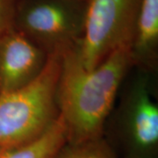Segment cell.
I'll return each instance as SVG.
<instances>
[{
    "label": "cell",
    "mask_w": 158,
    "mask_h": 158,
    "mask_svg": "<svg viewBox=\"0 0 158 158\" xmlns=\"http://www.w3.org/2000/svg\"><path fill=\"white\" fill-rule=\"evenodd\" d=\"M132 67L131 45L117 48L91 69L81 62L77 43L62 49L57 105L66 126L67 142L78 143L103 136Z\"/></svg>",
    "instance_id": "obj_1"
},
{
    "label": "cell",
    "mask_w": 158,
    "mask_h": 158,
    "mask_svg": "<svg viewBox=\"0 0 158 158\" xmlns=\"http://www.w3.org/2000/svg\"><path fill=\"white\" fill-rule=\"evenodd\" d=\"M62 50L51 52L42 71L28 85L0 94V146L12 148L34 140L59 115L57 87Z\"/></svg>",
    "instance_id": "obj_2"
},
{
    "label": "cell",
    "mask_w": 158,
    "mask_h": 158,
    "mask_svg": "<svg viewBox=\"0 0 158 158\" xmlns=\"http://www.w3.org/2000/svg\"><path fill=\"white\" fill-rule=\"evenodd\" d=\"M138 71L124 87L104 138L121 158H158V106L150 72Z\"/></svg>",
    "instance_id": "obj_3"
},
{
    "label": "cell",
    "mask_w": 158,
    "mask_h": 158,
    "mask_svg": "<svg viewBox=\"0 0 158 158\" xmlns=\"http://www.w3.org/2000/svg\"><path fill=\"white\" fill-rule=\"evenodd\" d=\"M87 0H19L13 27L49 54L77 44Z\"/></svg>",
    "instance_id": "obj_4"
},
{
    "label": "cell",
    "mask_w": 158,
    "mask_h": 158,
    "mask_svg": "<svg viewBox=\"0 0 158 158\" xmlns=\"http://www.w3.org/2000/svg\"><path fill=\"white\" fill-rule=\"evenodd\" d=\"M141 0H87L84 29L77 42L82 63L95 68L108 55L131 45Z\"/></svg>",
    "instance_id": "obj_5"
},
{
    "label": "cell",
    "mask_w": 158,
    "mask_h": 158,
    "mask_svg": "<svg viewBox=\"0 0 158 158\" xmlns=\"http://www.w3.org/2000/svg\"><path fill=\"white\" fill-rule=\"evenodd\" d=\"M0 37V94H3L20 89L36 78L48 54L13 27Z\"/></svg>",
    "instance_id": "obj_6"
},
{
    "label": "cell",
    "mask_w": 158,
    "mask_h": 158,
    "mask_svg": "<svg viewBox=\"0 0 158 158\" xmlns=\"http://www.w3.org/2000/svg\"><path fill=\"white\" fill-rule=\"evenodd\" d=\"M158 0H141L131 44L133 66L151 72L157 63Z\"/></svg>",
    "instance_id": "obj_7"
},
{
    "label": "cell",
    "mask_w": 158,
    "mask_h": 158,
    "mask_svg": "<svg viewBox=\"0 0 158 158\" xmlns=\"http://www.w3.org/2000/svg\"><path fill=\"white\" fill-rule=\"evenodd\" d=\"M67 142L64 120L59 113L56 119L40 135L34 140L0 153V158H55Z\"/></svg>",
    "instance_id": "obj_8"
},
{
    "label": "cell",
    "mask_w": 158,
    "mask_h": 158,
    "mask_svg": "<svg viewBox=\"0 0 158 158\" xmlns=\"http://www.w3.org/2000/svg\"><path fill=\"white\" fill-rule=\"evenodd\" d=\"M55 158H118L104 136L89 141L66 142Z\"/></svg>",
    "instance_id": "obj_9"
},
{
    "label": "cell",
    "mask_w": 158,
    "mask_h": 158,
    "mask_svg": "<svg viewBox=\"0 0 158 158\" xmlns=\"http://www.w3.org/2000/svg\"><path fill=\"white\" fill-rule=\"evenodd\" d=\"M19 0H0V36L12 27Z\"/></svg>",
    "instance_id": "obj_10"
},
{
    "label": "cell",
    "mask_w": 158,
    "mask_h": 158,
    "mask_svg": "<svg viewBox=\"0 0 158 158\" xmlns=\"http://www.w3.org/2000/svg\"><path fill=\"white\" fill-rule=\"evenodd\" d=\"M4 149H6V148H3V147H1V146H0V153L2 152V151H3Z\"/></svg>",
    "instance_id": "obj_11"
}]
</instances>
